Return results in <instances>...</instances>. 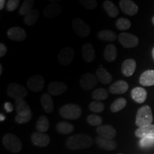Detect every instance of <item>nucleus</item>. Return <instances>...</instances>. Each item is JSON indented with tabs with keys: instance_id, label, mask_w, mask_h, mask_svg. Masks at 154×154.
I'll use <instances>...</instances> for the list:
<instances>
[{
	"instance_id": "obj_1",
	"label": "nucleus",
	"mask_w": 154,
	"mask_h": 154,
	"mask_svg": "<svg viewBox=\"0 0 154 154\" xmlns=\"http://www.w3.org/2000/svg\"><path fill=\"white\" fill-rule=\"evenodd\" d=\"M94 140L87 134H79L69 136L66 141V146L70 150L84 149L91 147Z\"/></svg>"
},
{
	"instance_id": "obj_2",
	"label": "nucleus",
	"mask_w": 154,
	"mask_h": 154,
	"mask_svg": "<svg viewBox=\"0 0 154 154\" xmlns=\"http://www.w3.org/2000/svg\"><path fill=\"white\" fill-rule=\"evenodd\" d=\"M153 121L152 110L149 106H143L138 109L136 118V124L138 128L152 124Z\"/></svg>"
},
{
	"instance_id": "obj_3",
	"label": "nucleus",
	"mask_w": 154,
	"mask_h": 154,
	"mask_svg": "<svg viewBox=\"0 0 154 154\" xmlns=\"http://www.w3.org/2000/svg\"><path fill=\"white\" fill-rule=\"evenodd\" d=\"M59 113L63 119L76 120L82 116V110L79 106L74 103H69L63 106L59 110Z\"/></svg>"
},
{
	"instance_id": "obj_4",
	"label": "nucleus",
	"mask_w": 154,
	"mask_h": 154,
	"mask_svg": "<svg viewBox=\"0 0 154 154\" xmlns=\"http://www.w3.org/2000/svg\"><path fill=\"white\" fill-rule=\"evenodd\" d=\"M3 145L7 150L13 153H19L22 149V143L16 135L7 134L2 138Z\"/></svg>"
},
{
	"instance_id": "obj_5",
	"label": "nucleus",
	"mask_w": 154,
	"mask_h": 154,
	"mask_svg": "<svg viewBox=\"0 0 154 154\" xmlns=\"http://www.w3.org/2000/svg\"><path fill=\"white\" fill-rule=\"evenodd\" d=\"M7 93L9 97L16 101L19 99H24V98L27 96L28 91L24 86L17 83H11L7 87Z\"/></svg>"
},
{
	"instance_id": "obj_6",
	"label": "nucleus",
	"mask_w": 154,
	"mask_h": 154,
	"mask_svg": "<svg viewBox=\"0 0 154 154\" xmlns=\"http://www.w3.org/2000/svg\"><path fill=\"white\" fill-rule=\"evenodd\" d=\"M72 26L75 33L79 37H87L91 33L90 26L84 20L79 18H74L73 19Z\"/></svg>"
},
{
	"instance_id": "obj_7",
	"label": "nucleus",
	"mask_w": 154,
	"mask_h": 154,
	"mask_svg": "<svg viewBox=\"0 0 154 154\" xmlns=\"http://www.w3.org/2000/svg\"><path fill=\"white\" fill-rule=\"evenodd\" d=\"M74 54V50L72 47H64L58 54V61L62 66H69L73 61Z\"/></svg>"
},
{
	"instance_id": "obj_8",
	"label": "nucleus",
	"mask_w": 154,
	"mask_h": 154,
	"mask_svg": "<svg viewBox=\"0 0 154 154\" xmlns=\"http://www.w3.org/2000/svg\"><path fill=\"white\" fill-rule=\"evenodd\" d=\"M26 85L31 91L40 92L44 87L45 81H44V77L41 75H34L27 80Z\"/></svg>"
},
{
	"instance_id": "obj_9",
	"label": "nucleus",
	"mask_w": 154,
	"mask_h": 154,
	"mask_svg": "<svg viewBox=\"0 0 154 154\" xmlns=\"http://www.w3.org/2000/svg\"><path fill=\"white\" fill-rule=\"evenodd\" d=\"M119 40L123 47L128 49L137 47L139 43V40L137 36L126 32H123L119 34Z\"/></svg>"
},
{
	"instance_id": "obj_10",
	"label": "nucleus",
	"mask_w": 154,
	"mask_h": 154,
	"mask_svg": "<svg viewBox=\"0 0 154 154\" xmlns=\"http://www.w3.org/2000/svg\"><path fill=\"white\" fill-rule=\"evenodd\" d=\"M97 84V78L91 73H86L81 78L80 86L84 91H89L95 87Z\"/></svg>"
},
{
	"instance_id": "obj_11",
	"label": "nucleus",
	"mask_w": 154,
	"mask_h": 154,
	"mask_svg": "<svg viewBox=\"0 0 154 154\" xmlns=\"http://www.w3.org/2000/svg\"><path fill=\"white\" fill-rule=\"evenodd\" d=\"M31 140L34 145L38 147H46L50 143V137L48 134L41 132H34L31 136Z\"/></svg>"
},
{
	"instance_id": "obj_12",
	"label": "nucleus",
	"mask_w": 154,
	"mask_h": 154,
	"mask_svg": "<svg viewBox=\"0 0 154 154\" xmlns=\"http://www.w3.org/2000/svg\"><path fill=\"white\" fill-rule=\"evenodd\" d=\"M119 6L123 12L129 16L136 15L138 11L137 5L131 0H121L119 2Z\"/></svg>"
},
{
	"instance_id": "obj_13",
	"label": "nucleus",
	"mask_w": 154,
	"mask_h": 154,
	"mask_svg": "<svg viewBox=\"0 0 154 154\" xmlns=\"http://www.w3.org/2000/svg\"><path fill=\"white\" fill-rule=\"evenodd\" d=\"M7 36L12 41L22 42L26 38V32L22 27L14 26L7 31Z\"/></svg>"
},
{
	"instance_id": "obj_14",
	"label": "nucleus",
	"mask_w": 154,
	"mask_h": 154,
	"mask_svg": "<svg viewBox=\"0 0 154 154\" xmlns=\"http://www.w3.org/2000/svg\"><path fill=\"white\" fill-rule=\"evenodd\" d=\"M47 89L50 95L60 96L66 91L67 86L63 82H52L49 84Z\"/></svg>"
},
{
	"instance_id": "obj_15",
	"label": "nucleus",
	"mask_w": 154,
	"mask_h": 154,
	"mask_svg": "<svg viewBox=\"0 0 154 154\" xmlns=\"http://www.w3.org/2000/svg\"><path fill=\"white\" fill-rule=\"evenodd\" d=\"M96 132L101 137L113 140L116 135V131L110 125H101L96 128Z\"/></svg>"
},
{
	"instance_id": "obj_16",
	"label": "nucleus",
	"mask_w": 154,
	"mask_h": 154,
	"mask_svg": "<svg viewBox=\"0 0 154 154\" xmlns=\"http://www.w3.org/2000/svg\"><path fill=\"white\" fill-rule=\"evenodd\" d=\"M96 143L101 149L106 150V151H113L117 146V143L115 140L108 138L101 137V136H97L96 138Z\"/></svg>"
},
{
	"instance_id": "obj_17",
	"label": "nucleus",
	"mask_w": 154,
	"mask_h": 154,
	"mask_svg": "<svg viewBox=\"0 0 154 154\" xmlns=\"http://www.w3.org/2000/svg\"><path fill=\"white\" fill-rule=\"evenodd\" d=\"M128 89V83L125 81L119 80L109 86V91L112 94H122L126 93Z\"/></svg>"
},
{
	"instance_id": "obj_18",
	"label": "nucleus",
	"mask_w": 154,
	"mask_h": 154,
	"mask_svg": "<svg viewBox=\"0 0 154 154\" xmlns=\"http://www.w3.org/2000/svg\"><path fill=\"white\" fill-rule=\"evenodd\" d=\"M61 10H62V7L60 5L53 3L47 5L44 8L43 14L44 17H46L47 18H54L59 14H60Z\"/></svg>"
},
{
	"instance_id": "obj_19",
	"label": "nucleus",
	"mask_w": 154,
	"mask_h": 154,
	"mask_svg": "<svg viewBox=\"0 0 154 154\" xmlns=\"http://www.w3.org/2000/svg\"><path fill=\"white\" fill-rule=\"evenodd\" d=\"M82 57L84 60L87 63L92 62L95 59V50L91 44L86 43L82 47Z\"/></svg>"
},
{
	"instance_id": "obj_20",
	"label": "nucleus",
	"mask_w": 154,
	"mask_h": 154,
	"mask_svg": "<svg viewBox=\"0 0 154 154\" xmlns=\"http://www.w3.org/2000/svg\"><path fill=\"white\" fill-rule=\"evenodd\" d=\"M136 69V61L132 59H126L122 63L121 66V72L125 76H131L134 74Z\"/></svg>"
},
{
	"instance_id": "obj_21",
	"label": "nucleus",
	"mask_w": 154,
	"mask_h": 154,
	"mask_svg": "<svg viewBox=\"0 0 154 154\" xmlns=\"http://www.w3.org/2000/svg\"><path fill=\"white\" fill-rule=\"evenodd\" d=\"M132 99L138 103H143L147 98V91L142 87H136L133 88L131 93Z\"/></svg>"
},
{
	"instance_id": "obj_22",
	"label": "nucleus",
	"mask_w": 154,
	"mask_h": 154,
	"mask_svg": "<svg viewBox=\"0 0 154 154\" xmlns=\"http://www.w3.org/2000/svg\"><path fill=\"white\" fill-rule=\"evenodd\" d=\"M40 101H41L42 108L46 113H50L54 111L53 100L49 94L44 93L42 94Z\"/></svg>"
},
{
	"instance_id": "obj_23",
	"label": "nucleus",
	"mask_w": 154,
	"mask_h": 154,
	"mask_svg": "<svg viewBox=\"0 0 154 154\" xmlns=\"http://www.w3.org/2000/svg\"><path fill=\"white\" fill-rule=\"evenodd\" d=\"M139 82L143 86L154 85V70H147L140 75Z\"/></svg>"
},
{
	"instance_id": "obj_24",
	"label": "nucleus",
	"mask_w": 154,
	"mask_h": 154,
	"mask_svg": "<svg viewBox=\"0 0 154 154\" xmlns=\"http://www.w3.org/2000/svg\"><path fill=\"white\" fill-rule=\"evenodd\" d=\"M135 136L140 139L148 136H154V124L138 128L135 131Z\"/></svg>"
},
{
	"instance_id": "obj_25",
	"label": "nucleus",
	"mask_w": 154,
	"mask_h": 154,
	"mask_svg": "<svg viewBox=\"0 0 154 154\" xmlns=\"http://www.w3.org/2000/svg\"><path fill=\"white\" fill-rule=\"evenodd\" d=\"M103 57L108 62H113L117 57L116 47L112 44H109L106 47L103 52Z\"/></svg>"
},
{
	"instance_id": "obj_26",
	"label": "nucleus",
	"mask_w": 154,
	"mask_h": 154,
	"mask_svg": "<svg viewBox=\"0 0 154 154\" xmlns=\"http://www.w3.org/2000/svg\"><path fill=\"white\" fill-rule=\"evenodd\" d=\"M96 78L103 84H109L112 81V76L104 68H99L96 71Z\"/></svg>"
},
{
	"instance_id": "obj_27",
	"label": "nucleus",
	"mask_w": 154,
	"mask_h": 154,
	"mask_svg": "<svg viewBox=\"0 0 154 154\" xmlns=\"http://www.w3.org/2000/svg\"><path fill=\"white\" fill-rule=\"evenodd\" d=\"M40 14L39 11L37 9H33L30 12H29L26 16L24 17V21L25 24L28 26H32V25L35 24L39 18Z\"/></svg>"
},
{
	"instance_id": "obj_28",
	"label": "nucleus",
	"mask_w": 154,
	"mask_h": 154,
	"mask_svg": "<svg viewBox=\"0 0 154 154\" xmlns=\"http://www.w3.org/2000/svg\"><path fill=\"white\" fill-rule=\"evenodd\" d=\"M103 9L106 11L107 14L111 18H115L119 14V9L116 7V5L111 1L106 0L103 4Z\"/></svg>"
},
{
	"instance_id": "obj_29",
	"label": "nucleus",
	"mask_w": 154,
	"mask_h": 154,
	"mask_svg": "<svg viewBox=\"0 0 154 154\" xmlns=\"http://www.w3.org/2000/svg\"><path fill=\"white\" fill-rule=\"evenodd\" d=\"M56 128H57V131L59 134L63 135L72 134L74 130V127L72 124L68 122H64V121L58 123L57 126H56Z\"/></svg>"
},
{
	"instance_id": "obj_30",
	"label": "nucleus",
	"mask_w": 154,
	"mask_h": 154,
	"mask_svg": "<svg viewBox=\"0 0 154 154\" xmlns=\"http://www.w3.org/2000/svg\"><path fill=\"white\" fill-rule=\"evenodd\" d=\"M36 128L38 132L45 133L47 131L49 128V122L47 117L44 116H40L36 121Z\"/></svg>"
},
{
	"instance_id": "obj_31",
	"label": "nucleus",
	"mask_w": 154,
	"mask_h": 154,
	"mask_svg": "<svg viewBox=\"0 0 154 154\" xmlns=\"http://www.w3.org/2000/svg\"><path fill=\"white\" fill-rule=\"evenodd\" d=\"M97 36L99 39L110 42L115 41L116 38V34H115L114 32L111 30L101 31V32L98 33Z\"/></svg>"
},
{
	"instance_id": "obj_32",
	"label": "nucleus",
	"mask_w": 154,
	"mask_h": 154,
	"mask_svg": "<svg viewBox=\"0 0 154 154\" xmlns=\"http://www.w3.org/2000/svg\"><path fill=\"white\" fill-rule=\"evenodd\" d=\"M34 5V0H25L21 5L20 9L19 10V14L21 16H26L29 12L33 9Z\"/></svg>"
},
{
	"instance_id": "obj_33",
	"label": "nucleus",
	"mask_w": 154,
	"mask_h": 154,
	"mask_svg": "<svg viewBox=\"0 0 154 154\" xmlns=\"http://www.w3.org/2000/svg\"><path fill=\"white\" fill-rule=\"evenodd\" d=\"M108 96H109V93H108L107 90H106L103 88H97L91 93V97L98 101L106 100L108 98Z\"/></svg>"
},
{
	"instance_id": "obj_34",
	"label": "nucleus",
	"mask_w": 154,
	"mask_h": 154,
	"mask_svg": "<svg viewBox=\"0 0 154 154\" xmlns=\"http://www.w3.org/2000/svg\"><path fill=\"white\" fill-rule=\"evenodd\" d=\"M126 100L124 98H119L117 99L116 101L113 102L112 104L111 105L110 109L111 112L113 113H117L119 111L122 110L123 109H124L125 106H126Z\"/></svg>"
},
{
	"instance_id": "obj_35",
	"label": "nucleus",
	"mask_w": 154,
	"mask_h": 154,
	"mask_svg": "<svg viewBox=\"0 0 154 154\" xmlns=\"http://www.w3.org/2000/svg\"><path fill=\"white\" fill-rule=\"evenodd\" d=\"M15 109L17 113H22L31 111L30 107L24 99H19L15 101Z\"/></svg>"
},
{
	"instance_id": "obj_36",
	"label": "nucleus",
	"mask_w": 154,
	"mask_h": 154,
	"mask_svg": "<svg viewBox=\"0 0 154 154\" xmlns=\"http://www.w3.org/2000/svg\"><path fill=\"white\" fill-rule=\"evenodd\" d=\"M32 118V111H28L22 113H17L15 116V121L19 124H26Z\"/></svg>"
},
{
	"instance_id": "obj_37",
	"label": "nucleus",
	"mask_w": 154,
	"mask_h": 154,
	"mask_svg": "<svg viewBox=\"0 0 154 154\" xmlns=\"http://www.w3.org/2000/svg\"><path fill=\"white\" fill-rule=\"evenodd\" d=\"M139 146L143 149H149L154 147V136H148L139 140Z\"/></svg>"
},
{
	"instance_id": "obj_38",
	"label": "nucleus",
	"mask_w": 154,
	"mask_h": 154,
	"mask_svg": "<svg viewBox=\"0 0 154 154\" xmlns=\"http://www.w3.org/2000/svg\"><path fill=\"white\" fill-rule=\"evenodd\" d=\"M104 103H102L101 101H92L88 106V109L89 110L92 111L94 113H101L102 111L104 110Z\"/></svg>"
},
{
	"instance_id": "obj_39",
	"label": "nucleus",
	"mask_w": 154,
	"mask_h": 154,
	"mask_svg": "<svg viewBox=\"0 0 154 154\" xmlns=\"http://www.w3.org/2000/svg\"><path fill=\"white\" fill-rule=\"evenodd\" d=\"M131 26V22L126 18H119L116 22V26L121 31L128 30V29H130Z\"/></svg>"
},
{
	"instance_id": "obj_40",
	"label": "nucleus",
	"mask_w": 154,
	"mask_h": 154,
	"mask_svg": "<svg viewBox=\"0 0 154 154\" xmlns=\"http://www.w3.org/2000/svg\"><path fill=\"white\" fill-rule=\"evenodd\" d=\"M102 118L101 116L95 114H91L87 117V122L92 126H100L102 124Z\"/></svg>"
},
{
	"instance_id": "obj_41",
	"label": "nucleus",
	"mask_w": 154,
	"mask_h": 154,
	"mask_svg": "<svg viewBox=\"0 0 154 154\" xmlns=\"http://www.w3.org/2000/svg\"><path fill=\"white\" fill-rule=\"evenodd\" d=\"M79 3L84 7V8L88 10H92L97 7V2L95 0H81Z\"/></svg>"
},
{
	"instance_id": "obj_42",
	"label": "nucleus",
	"mask_w": 154,
	"mask_h": 154,
	"mask_svg": "<svg viewBox=\"0 0 154 154\" xmlns=\"http://www.w3.org/2000/svg\"><path fill=\"white\" fill-rule=\"evenodd\" d=\"M20 1L19 0H9L7 3V10L13 11L18 8Z\"/></svg>"
},
{
	"instance_id": "obj_43",
	"label": "nucleus",
	"mask_w": 154,
	"mask_h": 154,
	"mask_svg": "<svg viewBox=\"0 0 154 154\" xmlns=\"http://www.w3.org/2000/svg\"><path fill=\"white\" fill-rule=\"evenodd\" d=\"M7 52V48L5 44L3 43L0 44V57H5L6 54Z\"/></svg>"
},
{
	"instance_id": "obj_44",
	"label": "nucleus",
	"mask_w": 154,
	"mask_h": 154,
	"mask_svg": "<svg viewBox=\"0 0 154 154\" xmlns=\"http://www.w3.org/2000/svg\"><path fill=\"white\" fill-rule=\"evenodd\" d=\"M5 109L7 113H11L14 110V106L10 102H6L5 103Z\"/></svg>"
},
{
	"instance_id": "obj_45",
	"label": "nucleus",
	"mask_w": 154,
	"mask_h": 154,
	"mask_svg": "<svg viewBox=\"0 0 154 154\" xmlns=\"http://www.w3.org/2000/svg\"><path fill=\"white\" fill-rule=\"evenodd\" d=\"M5 3H6L5 0H1V1H0V10H2V9L4 8Z\"/></svg>"
},
{
	"instance_id": "obj_46",
	"label": "nucleus",
	"mask_w": 154,
	"mask_h": 154,
	"mask_svg": "<svg viewBox=\"0 0 154 154\" xmlns=\"http://www.w3.org/2000/svg\"><path fill=\"white\" fill-rule=\"evenodd\" d=\"M5 119V116L2 114V113H1V114H0V121H3Z\"/></svg>"
},
{
	"instance_id": "obj_47",
	"label": "nucleus",
	"mask_w": 154,
	"mask_h": 154,
	"mask_svg": "<svg viewBox=\"0 0 154 154\" xmlns=\"http://www.w3.org/2000/svg\"><path fill=\"white\" fill-rule=\"evenodd\" d=\"M3 72V69H2V65L0 64V75H2Z\"/></svg>"
},
{
	"instance_id": "obj_48",
	"label": "nucleus",
	"mask_w": 154,
	"mask_h": 154,
	"mask_svg": "<svg viewBox=\"0 0 154 154\" xmlns=\"http://www.w3.org/2000/svg\"><path fill=\"white\" fill-rule=\"evenodd\" d=\"M152 57H153V60H154V47H153V50H152Z\"/></svg>"
},
{
	"instance_id": "obj_49",
	"label": "nucleus",
	"mask_w": 154,
	"mask_h": 154,
	"mask_svg": "<svg viewBox=\"0 0 154 154\" xmlns=\"http://www.w3.org/2000/svg\"><path fill=\"white\" fill-rule=\"evenodd\" d=\"M152 22H153V24H154V16L153 17V18H152Z\"/></svg>"
},
{
	"instance_id": "obj_50",
	"label": "nucleus",
	"mask_w": 154,
	"mask_h": 154,
	"mask_svg": "<svg viewBox=\"0 0 154 154\" xmlns=\"http://www.w3.org/2000/svg\"><path fill=\"white\" fill-rule=\"evenodd\" d=\"M119 154H122V153H119Z\"/></svg>"
}]
</instances>
